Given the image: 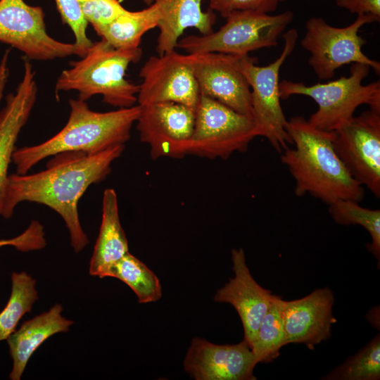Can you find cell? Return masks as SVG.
I'll return each instance as SVG.
<instances>
[{"label": "cell", "instance_id": "obj_18", "mask_svg": "<svg viewBox=\"0 0 380 380\" xmlns=\"http://www.w3.org/2000/svg\"><path fill=\"white\" fill-rule=\"evenodd\" d=\"M23 76L15 91L6 98L0 112V215L8 182V170L18 134L26 124L37 101V85L30 60L23 59Z\"/></svg>", "mask_w": 380, "mask_h": 380}, {"label": "cell", "instance_id": "obj_14", "mask_svg": "<svg viewBox=\"0 0 380 380\" xmlns=\"http://www.w3.org/2000/svg\"><path fill=\"white\" fill-rule=\"evenodd\" d=\"M186 56L201 95L253 118L251 88L239 68V56L215 52Z\"/></svg>", "mask_w": 380, "mask_h": 380}, {"label": "cell", "instance_id": "obj_3", "mask_svg": "<svg viewBox=\"0 0 380 380\" xmlns=\"http://www.w3.org/2000/svg\"><path fill=\"white\" fill-rule=\"evenodd\" d=\"M70 115L63 128L42 144L15 149L12 162L20 175L49 156L65 152L95 154L125 145L140 112L139 105L108 112L91 110L86 101L69 100Z\"/></svg>", "mask_w": 380, "mask_h": 380}, {"label": "cell", "instance_id": "obj_6", "mask_svg": "<svg viewBox=\"0 0 380 380\" xmlns=\"http://www.w3.org/2000/svg\"><path fill=\"white\" fill-rule=\"evenodd\" d=\"M225 23L208 34L180 38L177 48L186 53L215 52L236 56L275 46L287 26L293 20L290 11L271 15L253 11H234Z\"/></svg>", "mask_w": 380, "mask_h": 380}, {"label": "cell", "instance_id": "obj_13", "mask_svg": "<svg viewBox=\"0 0 380 380\" xmlns=\"http://www.w3.org/2000/svg\"><path fill=\"white\" fill-rule=\"evenodd\" d=\"M137 129L141 141L148 144L153 160L180 158L187 155L195 109L172 102L139 106Z\"/></svg>", "mask_w": 380, "mask_h": 380}, {"label": "cell", "instance_id": "obj_30", "mask_svg": "<svg viewBox=\"0 0 380 380\" xmlns=\"http://www.w3.org/2000/svg\"><path fill=\"white\" fill-rule=\"evenodd\" d=\"M286 0H208L209 9L227 17L234 11H253L270 13Z\"/></svg>", "mask_w": 380, "mask_h": 380}, {"label": "cell", "instance_id": "obj_34", "mask_svg": "<svg viewBox=\"0 0 380 380\" xmlns=\"http://www.w3.org/2000/svg\"><path fill=\"white\" fill-rule=\"evenodd\" d=\"M144 3L148 5L151 4L155 0H143Z\"/></svg>", "mask_w": 380, "mask_h": 380}, {"label": "cell", "instance_id": "obj_23", "mask_svg": "<svg viewBox=\"0 0 380 380\" xmlns=\"http://www.w3.org/2000/svg\"><path fill=\"white\" fill-rule=\"evenodd\" d=\"M106 277H115L134 292L140 303L158 300L162 289L157 276L143 262L129 252L108 271Z\"/></svg>", "mask_w": 380, "mask_h": 380}, {"label": "cell", "instance_id": "obj_12", "mask_svg": "<svg viewBox=\"0 0 380 380\" xmlns=\"http://www.w3.org/2000/svg\"><path fill=\"white\" fill-rule=\"evenodd\" d=\"M137 105L172 102L194 109L200 91L186 53L172 51L148 58L139 71Z\"/></svg>", "mask_w": 380, "mask_h": 380}, {"label": "cell", "instance_id": "obj_16", "mask_svg": "<svg viewBox=\"0 0 380 380\" xmlns=\"http://www.w3.org/2000/svg\"><path fill=\"white\" fill-rule=\"evenodd\" d=\"M334 293L328 287L290 301L282 300L281 312L286 343H303L313 350L331 336Z\"/></svg>", "mask_w": 380, "mask_h": 380}, {"label": "cell", "instance_id": "obj_15", "mask_svg": "<svg viewBox=\"0 0 380 380\" xmlns=\"http://www.w3.org/2000/svg\"><path fill=\"white\" fill-rule=\"evenodd\" d=\"M248 343L217 345L194 338L184 361V367L196 380H255L257 365Z\"/></svg>", "mask_w": 380, "mask_h": 380}, {"label": "cell", "instance_id": "obj_29", "mask_svg": "<svg viewBox=\"0 0 380 380\" xmlns=\"http://www.w3.org/2000/svg\"><path fill=\"white\" fill-rule=\"evenodd\" d=\"M82 14L94 31L107 25L127 9L119 0H77Z\"/></svg>", "mask_w": 380, "mask_h": 380}, {"label": "cell", "instance_id": "obj_4", "mask_svg": "<svg viewBox=\"0 0 380 380\" xmlns=\"http://www.w3.org/2000/svg\"><path fill=\"white\" fill-rule=\"evenodd\" d=\"M141 56L140 46L117 49L101 39L93 42L81 59L71 62L70 68L61 72L55 94L77 91L78 99L83 101L101 95L103 102L112 106H133L137 101L139 85L126 78V71Z\"/></svg>", "mask_w": 380, "mask_h": 380}, {"label": "cell", "instance_id": "obj_9", "mask_svg": "<svg viewBox=\"0 0 380 380\" xmlns=\"http://www.w3.org/2000/svg\"><path fill=\"white\" fill-rule=\"evenodd\" d=\"M373 22H376L373 16L364 14L357 15L353 23L344 27H334L322 18L308 20L300 44L310 53L308 63L319 80L331 79L337 69L353 63L367 65L379 75V62L363 53L367 40L359 34L362 26Z\"/></svg>", "mask_w": 380, "mask_h": 380}, {"label": "cell", "instance_id": "obj_27", "mask_svg": "<svg viewBox=\"0 0 380 380\" xmlns=\"http://www.w3.org/2000/svg\"><path fill=\"white\" fill-rule=\"evenodd\" d=\"M338 380L380 379V338L378 334L364 348L324 378Z\"/></svg>", "mask_w": 380, "mask_h": 380}, {"label": "cell", "instance_id": "obj_22", "mask_svg": "<svg viewBox=\"0 0 380 380\" xmlns=\"http://www.w3.org/2000/svg\"><path fill=\"white\" fill-rule=\"evenodd\" d=\"M158 18L157 5L153 2L148 7L140 11L126 10L95 32L101 39L115 48H137L139 47L143 36L157 27Z\"/></svg>", "mask_w": 380, "mask_h": 380}, {"label": "cell", "instance_id": "obj_2", "mask_svg": "<svg viewBox=\"0 0 380 380\" xmlns=\"http://www.w3.org/2000/svg\"><path fill=\"white\" fill-rule=\"evenodd\" d=\"M286 132L294 147H286L280 158L295 180L297 196L308 194L328 205L343 199L362 201L365 189L336 153L333 132L319 129L301 116L288 120Z\"/></svg>", "mask_w": 380, "mask_h": 380}, {"label": "cell", "instance_id": "obj_21", "mask_svg": "<svg viewBox=\"0 0 380 380\" xmlns=\"http://www.w3.org/2000/svg\"><path fill=\"white\" fill-rule=\"evenodd\" d=\"M128 252V241L120 220L116 192L106 189L103 195L101 223L89 262V274L106 277L110 269Z\"/></svg>", "mask_w": 380, "mask_h": 380}, {"label": "cell", "instance_id": "obj_8", "mask_svg": "<svg viewBox=\"0 0 380 380\" xmlns=\"http://www.w3.org/2000/svg\"><path fill=\"white\" fill-rule=\"evenodd\" d=\"M256 137L259 132L252 118L200 95L187 155L227 159L235 152L246 151Z\"/></svg>", "mask_w": 380, "mask_h": 380}, {"label": "cell", "instance_id": "obj_26", "mask_svg": "<svg viewBox=\"0 0 380 380\" xmlns=\"http://www.w3.org/2000/svg\"><path fill=\"white\" fill-rule=\"evenodd\" d=\"M329 213L333 220L343 225L358 224L369 234L372 242L367 248L379 261L380 210L362 207L359 202L343 199L329 204Z\"/></svg>", "mask_w": 380, "mask_h": 380}, {"label": "cell", "instance_id": "obj_10", "mask_svg": "<svg viewBox=\"0 0 380 380\" xmlns=\"http://www.w3.org/2000/svg\"><path fill=\"white\" fill-rule=\"evenodd\" d=\"M0 42L21 51L29 60L50 61L81 53L75 43L58 41L46 27L42 7L24 0H0Z\"/></svg>", "mask_w": 380, "mask_h": 380}, {"label": "cell", "instance_id": "obj_20", "mask_svg": "<svg viewBox=\"0 0 380 380\" xmlns=\"http://www.w3.org/2000/svg\"><path fill=\"white\" fill-rule=\"evenodd\" d=\"M63 307L56 304L46 311L22 324L6 339L13 360L11 380H20L34 352L46 339L61 332H68L74 323L62 316Z\"/></svg>", "mask_w": 380, "mask_h": 380}, {"label": "cell", "instance_id": "obj_1", "mask_svg": "<svg viewBox=\"0 0 380 380\" xmlns=\"http://www.w3.org/2000/svg\"><path fill=\"white\" fill-rule=\"evenodd\" d=\"M119 145L95 154L65 152L53 156L46 170L28 175H8L1 216L9 219L23 202L48 206L63 220L75 253L89 243L78 215V202L87 189L103 181L111 165L123 152Z\"/></svg>", "mask_w": 380, "mask_h": 380}, {"label": "cell", "instance_id": "obj_28", "mask_svg": "<svg viewBox=\"0 0 380 380\" xmlns=\"http://www.w3.org/2000/svg\"><path fill=\"white\" fill-rule=\"evenodd\" d=\"M57 10L63 23L72 30L75 44L83 57L93 42L88 37V23L84 18L77 0H54Z\"/></svg>", "mask_w": 380, "mask_h": 380}, {"label": "cell", "instance_id": "obj_32", "mask_svg": "<svg viewBox=\"0 0 380 380\" xmlns=\"http://www.w3.org/2000/svg\"><path fill=\"white\" fill-rule=\"evenodd\" d=\"M10 50L7 49L0 61V102L4 95L6 85L9 77L10 70L8 67V57Z\"/></svg>", "mask_w": 380, "mask_h": 380}, {"label": "cell", "instance_id": "obj_11", "mask_svg": "<svg viewBox=\"0 0 380 380\" xmlns=\"http://www.w3.org/2000/svg\"><path fill=\"white\" fill-rule=\"evenodd\" d=\"M334 148L351 177L380 197V111L369 108L333 131Z\"/></svg>", "mask_w": 380, "mask_h": 380}, {"label": "cell", "instance_id": "obj_7", "mask_svg": "<svg viewBox=\"0 0 380 380\" xmlns=\"http://www.w3.org/2000/svg\"><path fill=\"white\" fill-rule=\"evenodd\" d=\"M281 37L284 45L281 54L267 65H258L257 58L248 55L239 56V68L251 88L253 118L259 136L280 152L291 144V140L286 132L288 120L280 103L279 72L296 46L298 32L290 29Z\"/></svg>", "mask_w": 380, "mask_h": 380}, {"label": "cell", "instance_id": "obj_5", "mask_svg": "<svg viewBox=\"0 0 380 380\" xmlns=\"http://www.w3.org/2000/svg\"><path fill=\"white\" fill-rule=\"evenodd\" d=\"M371 68L362 63H353L348 77L308 86L303 82L283 80L279 82L281 99L293 95L306 96L317 104L316 112L308 121L314 127L333 132L350 120L357 108L367 104L380 111V82L363 84Z\"/></svg>", "mask_w": 380, "mask_h": 380}, {"label": "cell", "instance_id": "obj_31", "mask_svg": "<svg viewBox=\"0 0 380 380\" xmlns=\"http://www.w3.org/2000/svg\"><path fill=\"white\" fill-rule=\"evenodd\" d=\"M336 4L350 13L369 15L380 20V0H336Z\"/></svg>", "mask_w": 380, "mask_h": 380}, {"label": "cell", "instance_id": "obj_19", "mask_svg": "<svg viewBox=\"0 0 380 380\" xmlns=\"http://www.w3.org/2000/svg\"><path fill=\"white\" fill-rule=\"evenodd\" d=\"M158 10L159 34L156 51L158 55L175 50L184 31L196 29L201 34L213 32L216 22L214 11L202 10V0H155Z\"/></svg>", "mask_w": 380, "mask_h": 380}, {"label": "cell", "instance_id": "obj_17", "mask_svg": "<svg viewBox=\"0 0 380 380\" xmlns=\"http://www.w3.org/2000/svg\"><path fill=\"white\" fill-rule=\"evenodd\" d=\"M232 260L234 277L217 291L214 300L234 306L243 324V340L251 348L274 295L253 279L242 248L232 249Z\"/></svg>", "mask_w": 380, "mask_h": 380}, {"label": "cell", "instance_id": "obj_24", "mask_svg": "<svg viewBox=\"0 0 380 380\" xmlns=\"http://www.w3.org/2000/svg\"><path fill=\"white\" fill-rule=\"evenodd\" d=\"M38 299L36 281L26 272H13L8 301L0 312V341L15 331L23 316L32 310Z\"/></svg>", "mask_w": 380, "mask_h": 380}, {"label": "cell", "instance_id": "obj_33", "mask_svg": "<svg viewBox=\"0 0 380 380\" xmlns=\"http://www.w3.org/2000/svg\"><path fill=\"white\" fill-rule=\"evenodd\" d=\"M4 246H11L16 248L18 246V239L17 236L10 239L0 240V247Z\"/></svg>", "mask_w": 380, "mask_h": 380}, {"label": "cell", "instance_id": "obj_25", "mask_svg": "<svg viewBox=\"0 0 380 380\" xmlns=\"http://www.w3.org/2000/svg\"><path fill=\"white\" fill-rule=\"evenodd\" d=\"M282 299L274 295L260 324L251 350L257 363L270 362L279 355L286 345V337L281 312Z\"/></svg>", "mask_w": 380, "mask_h": 380}]
</instances>
